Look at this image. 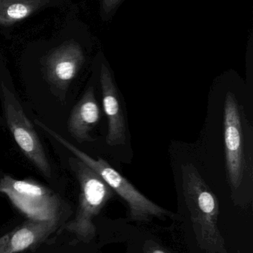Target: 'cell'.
<instances>
[{"label":"cell","instance_id":"6da1fadb","mask_svg":"<svg viewBox=\"0 0 253 253\" xmlns=\"http://www.w3.org/2000/svg\"><path fill=\"white\" fill-rule=\"evenodd\" d=\"M183 192L199 247L206 253H227L218 227V199L193 165L184 168Z\"/></svg>","mask_w":253,"mask_h":253},{"label":"cell","instance_id":"7a4b0ae2","mask_svg":"<svg viewBox=\"0 0 253 253\" xmlns=\"http://www.w3.org/2000/svg\"><path fill=\"white\" fill-rule=\"evenodd\" d=\"M35 123L46 133L68 149L77 159L99 174L113 191L115 192L127 203L132 219L138 221H147L153 217L160 218L170 215L169 211L156 205L138 191L135 186L119 173L106 161L102 159L96 160L91 157L40 120H36Z\"/></svg>","mask_w":253,"mask_h":253},{"label":"cell","instance_id":"3957f363","mask_svg":"<svg viewBox=\"0 0 253 253\" xmlns=\"http://www.w3.org/2000/svg\"><path fill=\"white\" fill-rule=\"evenodd\" d=\"M68 164L78 180L80 193L77 213L67 229L89 242L95 237L96 232L94 218L112 198L114 192L99 174L77 157L70 158Z\"/></svg>","mask_w":253,"mask_h":253},{"label":"cell","instance_id":"277c9868","mask_svg":"<svg viewBox=\"0 0 253 253\" xmlns=\"http://www.w3.org/2000/svg\"><path fill=\"white\" fill-rule=\"evenodd\" d=\"M9 78L0 73V99L7 126L19 148L45 175L51 176V168L43 144L20 102L9 85Z\"/></svg>","mask_w":253,"mask_h":253},{"label":"cell","instance_id":"5b68a950","mask_svg":"<svg viewBox=\"0 0 253 253\" xmlns=\"http://www.w3.org/2000/svg\"><path fill=\"white\" fill-rule=\"evenodd\" d=\"M245 117L242 106L233 93L228 92L224 102V135L226 166L229 182L233 190L242 185L251 162L246 152Z\"/></svg>","mask_w":253,"mask_h":253},{"label":"cell","instance_id":"8992f818","mask_svg":"<svg viewBox=\"0 0 253 253\" xmlns=\"http://www.w3.org/2000/svg\"><path fill=\"white\" fill-rule=\"evenodd\" d=\"M0 193L7 196L12 203L31 219H56V196L34 181L15 179L4 175L0 179Z\"/></svg>","mask_w":253,"mask_h":253},{"label":"cell","instance_id":"52a82bcc","mask_svg":"<svg viewBox=\"0 0 253 253\" xmlns=\"http://www.w3.org/2000/svg\"><path fill=\"white\" fill-rule=\"evenodd\" d=\"M83 60V52L75 43H65L56 49L46 63V79L53 90L59 93L67 91Z\"/></svg>","mask_w":253,"mask_h":253},{"label":"cell","instance_id":"ba28073f","mask_svg":"<svg viewBox=\"0 0 253 253\" xmlns=\"http://www.w3.org/2000/svg\"><path fill=\"white\" fill-rule=\"evenodd\" d=\"M100 81L104 111L108 119L107 144L110 146L124 144L126 139L125 116L114 79L105 65H102L101 68Z\"/></svg>","mask_w":253,"mask_h":253},{"label":"cell","instance_id":"9c48e42d","mask_svg":"<svg viewBox=\"0 0 253 253\" xmlns=\"http://www.w3.org/2000/svg\"><path fill=\"white\" fill-rule=\"evenodd\" d=\"M56 220L30 219L0 237V253H17L36 248L56 228Z\"/></svg>","mask_w":253,"mask_h":253},{"label":"cell","instance_id":"30bf717a","mask_svg":"<svg viewBox=\"0 0 253 253\" xmlns=\"http://www.w3.org/2000/svg\"><path fill=\"white\" fill-rule=\"evenodd\" d=\"M101 111L93 87H89L74 107L68 120V130L79 143L93 141L91 131L99 123Z\"/></svg>","mask_w":253,"mask_h":253},{"label":"cell","instance_id":"8fae6325","mask_svg":"<svg viewBox=\"0 0 253 253\" xmlns=\"http://www.w3.org/2000/svg\"><path fill=\"white\" fill-rule=\"evenodd\" d=\"M35 8V2L31 0H10L7 5H3L4 19L10 22L19 20L28 16Z\"/></svg>","mask_w":253,"mask_h":253},{"label":"cell","instance_id":"7c38bea8","mask_svg":"<svg viewBox=\"0 0 253 253\" xmlns=\"http://www.w3.org/2000/svg\"><path fill=\"white\" fill-rule=\"evenodd\" d=\"M150 253H167L166 251L161 249H154L153 251H150Z\"/></svg>","mask_w":253,"mask_h":253}]
</instances>
